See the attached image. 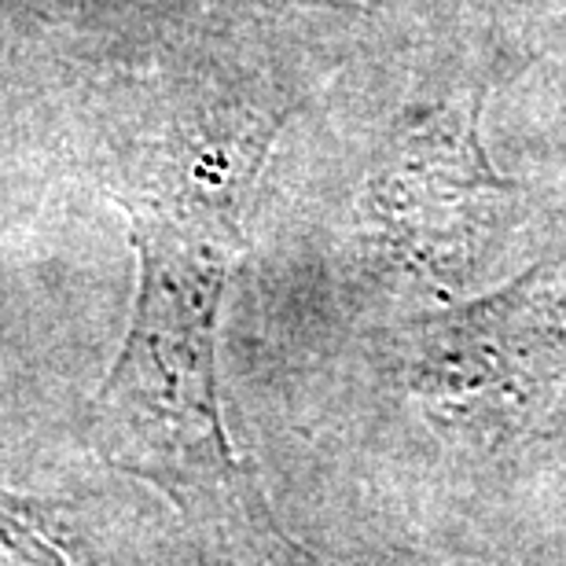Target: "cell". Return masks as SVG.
<instances>
[{
    "label": "cell",
    "mask_w": 566,
    "mask_h": 566,
    "mask_svg": "<svg viewBox=\"0 0 566 566\" xmlns=\"http://www.w3.org/2000/svg\"><path fill=\"white\" fill-rule=\"evenodd\" d=\"M140 291L126 346L96 398V438L174 490H232L235 460L213 382V327L235 221L207 202H129Z\"/></svg>",
    "instance_id": "obj_1"
},
{
    "label": "cell",
    "mask_w": 566,
    "mask_h": 566,
    "mask_svg": "<svg viewBox=\"0 0 566 566\" xmlns=\"http://www.w3.org/2000/svg\"><path fill=\"white\" fill-rule=\"evenodd\" d=\"M566 376V310L534 280L441 316L423 390L449 420L507 423Z\"/></svg>",
    "instance_id": "obj_2"
},
{
    "label": "cell",
    "mask_w": 566,
    "mask_h": 566,
    "mask_svg": "<svg viewBox=\"0 0 566 566\" xmlns=\"http://www.w3.org/2000/svg\"><path fill=\"white\" fill-rule=\"evenodd\" d=\"M376 188L382 221H390L416 254L434 258V265L468 254L512 191L479 144V104L463 115L430 111L416 118L394 140Z\"/></svg>",
    "instance_id": "obj_3"
}]
</instances>
